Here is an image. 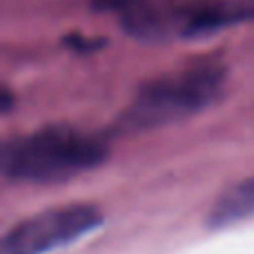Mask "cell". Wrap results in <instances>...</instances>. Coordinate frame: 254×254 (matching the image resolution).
Returning <instances> with one entry per match:
<instances>
[{
    "instance_id": "cell-4",
    "label": "cell",
    "mask_w": 254,
    "mask_h": 254,
    "mask_svg": "<svg viewBox=\"0 0 254 254\" xmlns=\"http://www.w3.org/2000/svg\"><path fill=\"white\" fill-rule=\"evenodd\" d=\"M254 216V174L234 183L214 201L207 223L212 228H225V225L239 223Z\"/></svg>"
},
{
    "instance_id": "cell-1",
    "label": "cell",
    "mask_w": 254,
    "mask_h": 254,
    "mask_svg": "<svg viewBox=\"0 0 254 254\" xmlns=\"http://www.w3.org/2000/svg\"><path fill=\"white\" fill-rule=\"evenodd\" d=\"M107 158L101 138L71 127H47L0 140V176L18 183H63Z\"/></svg>"
},
{
    "instance_id": "cell-3",
    "label": "cell",
    "mask_w": 254,
    "mask_h": 254,
    "mask_svg": "<svg viewBox=\"0 0 254 254\" xmlns=\"http://www.w3.org/2000/svg\"><path fill=\"white\" fill-rule=\"evenodd\" d=\"M103 223V212L89 203H67L43 210L0 234V254H47L78 241Z\"/></svg>"
},
{
    "instance_id": "cell-5",
    "label": "cell",
    "mask_w": 254,
    "mask_h": 254,
    "mask_svg": "<svg viewBox=\"0 0 254 254\" xmlns=\"http://www.w3.org/2000/svg\"><path fill=\"white\" fill-rule=\"evenodd\" d=\"M152 2H156V0H94L96 9L114 13V16H119V20L129 16V13L138 11V9L147 7V4H152Z\"/></svg>"
},
{
    "instance_id": "cell-2",
    "label": "cell",
    "mask_w": 254,
    "mask_h": 254,
    "mask_svg": "<svg viewBox=\"0 0 254 254\" xmlns=\"http://www.w3.org/2000/svg\"><path fill=\"white\" fill-rule=\"evenodd\" d=\"M228 69L221 61L201 58L140 85L119 119L125 131L172 125L207 110L223 94Z\"/></svg>"
}]
</instances>
